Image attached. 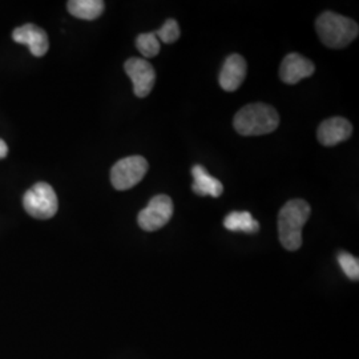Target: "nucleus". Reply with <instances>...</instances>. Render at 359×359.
I'll use <instances>...</instances> for the list:
<instances>
[{
    "label": "nucleus",
    "mask_w": 359,
    "mask_h": 359,
    "mask_svg": "<svg viewBox=\"0 0 359 359\" xmlns=\"http://www.w3.org/2000/svg\"><path fill=\"white\" fill-rule=\"evenodd\" d=\"M149 164L142 156L121 158L111 169V182L117 191H128L136 187L147 175Z\"/></svg>",
    "instance_id": "39448f33"
},
{
    "label": "nucleus",
    "mask_w": 359,
    "mask_h": 359,
    "mask_svg": "<svg viewBox=\"0 0 359 359\" xmlns=\"http://www.w3.org/2000/svg\"><path fill=\"white\" fill-rule=\"evenodd\" d=\"M338 262L341 269L344 270V273L347 277L353 281H358L359 278V261L357 257L346 253V252H341L338 255Z\"/></svg>",
    "instance_id": "f3484780"
},
{
    "label": "nucleus",
    "mask_w": 359,
    "mask_h": 359,
    "mask_svg": "<svg viewBox=\"0 0 359 359\" xmlns=\"http://www.w3.org/2000/svg\"><path fill=\"white\" fill-rule=\"evenodd\" d=\"M23 205L31 217L50 219L57 213L59 200L50 184L38 182L25 193Z\"/></svg>",
    "instance_id": "20e7f679"
},
{
    "label": "nucleus",
    "mask_w": 359,
    "mask_h": 359,
    "mask_svg": "<svg viewBox=\"0 0 359 359\" xmlns=\"http://www.w3.org/2000/svg\"><path fill=\"white\" fill-rule=\"evenodd\" d=\"M248 72V65L244 57L241 55H231L224 62V65L219 72V86L226 92H233L240 88V86L244 83L245 77Z\"/></svg>",
    "instance_id": "9d476101"
},
{
    "label": "nucleus",
    "mask_w": 359,
    "mask_h": 359,
    "mask_svg": "<svg viewBox=\"0 0 359 359\" xmlns=\"http://www.w3.org/2000/svg\"><path fill=\"white\" fill-rule=\"evenodd\" d=\"M314 72V65L299 53L286 55L280 67V77L286 84H297L302 79L311 76Z\"/></svg>",
    "instance_id": "9b49d317"
},
{
    "label": "nucleus",
    "mask_w": 359,
    "mask_h": 359,
    "mask_svg": "<svg viewBox=\"0 0 359 359\" xmlns=\"http://www.w3.org/2000/svg\"><path fill=\"white\" fill-rule=\"evenodd\" d=\"M136 47L144 57H154L160 52V41L154 32L142 34L136 39Z\"/></svg>",
    "instance_id": "2eb2a0df"
},
{
    "label": "nucleus",
    "mask_w": 359,
    "mask_h": 359,
    "mask_svg": "<svg viewBox=\"0 0 359 359\" xmlns=\"http://www.w3.org/2000/svg\"><path fill=\"white\" fill-rule=\"evenodd\" d=\"M192 191L198 196H212L219 197L224 192V185L219 180L210 176L203 165H194L192 168Z\"/></svg>",
    "instance_id": "f8f14e48"
},
{
    "label": "nucleus",
    "mask_w": 359,
    "mask_h": 359,
    "mask_svg": "<svg viewBox=\"0 0 359 359\" xmlns=\"http://www.w3.org/2000/svg\"><path fill=\"white\" fill-rule=\"evenodd\" d=\"M154 35L158 39V41H163L165 44H172L177 41L180 38L179 23L175 19H168L163 27L157 31H154Z\"/></svg>",
    "instance_id": "dca6fc26"
},
{
    "label": "nucleus",
    "mask_w": 359,
    "mask_h": 359,
    "mask_svg": "<svg viewBox=\"0 0 359 359\" xmlns=\"http://www.w3.org/2000/svg\"><path fill=\"white\" fill-rule=\"evenodd\" d=\"M233 126L243 136H262L278 128L280 115L268 104H248L236 114Z\"/></svg>",
    "instance_id": "f03ea898"
},
{
    "label": "nucleus",
    "mask_w": 359,
    "mask_h": 359,
    "mask_svg": "<svg viewBox=\"0 0 359 359\" xmlns=\"http://www.w3.org/2000/svg\"><path fill=\"white\" fill-rule=\"evenodd\" d=\"M124 69L129 79L133 83V92L137 97H147L154 88L156 72L152 65L140 57H130Z\"/></svg>",
    "instance_id": "0eeeda50"
},
{
    "label": "nucleus",
    "mask_w": 359,
    "mask_h": 359,
    "mask_svg": "<svg viewBox=\"0 0 359 359\" xmlns=\"http://www.w3.org/2000/svg\"><path fill=\"white\" fill-rule=\"evenodd\" d=\"M316 28L322 43L334 50L345 48L358 36L357 22L334 13H323L316 22Z\"/></svg>",
    "instance_id": "7ed1b4c3"
},
{
    "label": "nucleus",
    "mask_w": 359,
    "mask_h": 359,
    "mask_svg": "<svg viewBox=\"0 0 359 359\" xmlns=\"http://www.w3.org/2000/svg\"><path fill=\"white\" fill-rule=\"evenodd\" d=\"M173 201L167 194H157L137 216L142 231H156L165 226L173 216Z\"/></svg>",
    "instance_id": "423d86ee"
},
{
    "label": "nucleus",
    "mask_w": 359,
    "mask_h": 359,
    "mask_svg": "<svg viewBox=\"0 0 359 359\" xmlns=\"http://www.w3.org/2000/svg\"><path fill=\"white\" fill-rule=\"evenodd\" d=\"M7 154H8V145L3 139H0V160L7 157Z\"/></svg>",
    "instance_id": "a211bd4d"
},
{
    "label": "nucleus",
    "mask_w": 359,
    "mask_h": 359,
    "mask_svg": "<svg viewBox=\"0 0 359 359\" xmlns=\"http://www.w3.org/2000/svg\"><path fill=\"white\" fill-rule=\"evenodd\" d=\"M224 226L231 231L257 233L259 231V224L250 212H231L224 219Z\"/></svg>",
    "instance_id": "4468645a"
},
{
    "label": "nucleus",
    "mask_w": 359,
    "mask_h": 359,
    "mask_svg": "<svg viewBox=\"0 0 359 359\" xmlns=\"http://www.w3.org/2000/svg\"><path fill=\"white\" fill-rule=\"evenodd\" d=\"M103 0H71L67 8L72 16L83 20H95L104 13Z\"/></svg>",
    "instance_id": "ddd939ff"
},
{
    "label": "nucleus",
    "mask_w": 359,
    "mask_h": 359,
    "mask_svg": "<svg viewBox=\"0 0 359 359\" xmlns=\"http://www.w3.org/2000/svg\"><path fill=\"white\" fill-rule=\"evenodd\" d=\"M311 213L305 200L294 198L283 205L278 215V237L286 250L294 252L302 246V229Z\"/></svg>",
    "instance_id": "f257e3e1"
},
{
    "label": "nucleus",
    "mask_w": 359,
    "mask_h": 359,
    "mask_svg": "<svg viewBox=\"0 0 359 359\" xmlns=\"http://www.w3.org/2000/svg\"><path fill=\"white\" fill-rule=\"evenodd\" d=\"M353 133L351 123L344 117H332L320 124L317 130L318 142L325 147H334L339 142H346Z\"/></svg>",
    "instance_id": "1a4fd4ad"
},
{
    "label": "nucleus",
    "mask_w": 359,
    "mask_h": 359,
    "mask_svg": "<svg viewBox=\"0 0 359 359\" xmlns=\"http://www.w3.org/2000/svg\"><path fill=\"white\" fill-rule=\"evenodd\" d=\"M13 39L19 44L28 46L29 52L35 57L44 56L50 48V40L47 32L35 25L18 27L13 32Z\"/></svg>",
    "instance_id": "6e6552de"
}]
</instances>
